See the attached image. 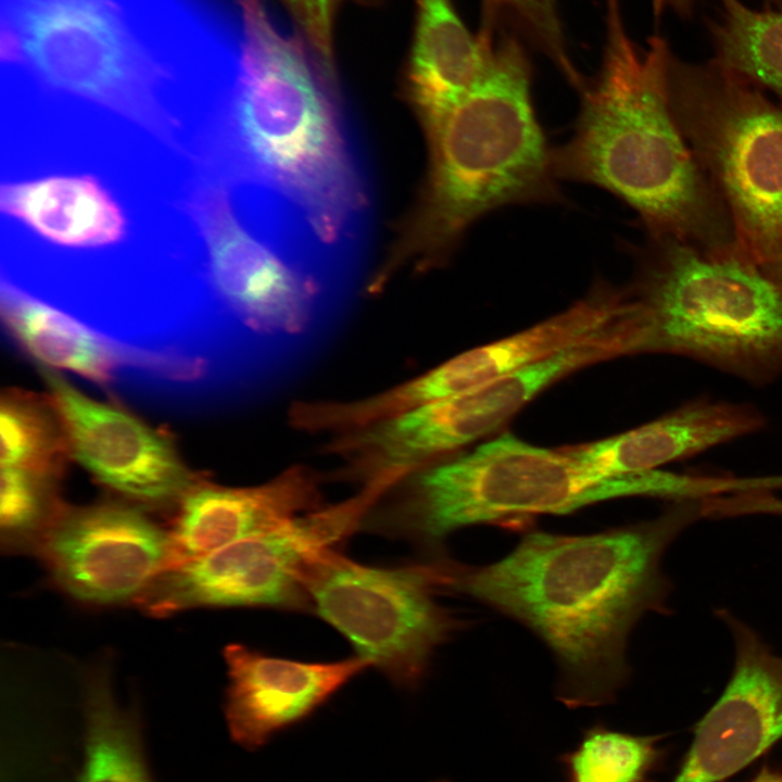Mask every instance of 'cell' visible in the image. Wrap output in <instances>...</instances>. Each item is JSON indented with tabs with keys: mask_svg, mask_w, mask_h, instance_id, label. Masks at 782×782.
<instances>
[{
	"mask_svg": "<svg viewBox=\"0 0 782 782\" xmlns=\"http://www.w3.org/2000/svg\"><path fill=\"white\" fill-rule=\"evenodd\" d=\"M444 583L443 562L377 567L335 548L314 566L307 592L311 609L350 641L356 656L395 685L415 689L454 628L436 600Z\"/></svg>",
	"mask_w": 782,
	"mask_h": 782,
	"instance_id": "11",
	"label": "cell"
},
{
	"mask_svg": "<svg viewBox=\"0 0 782 782\" xmlns=\"http://www.w3.org/2000/svg\"><path fill=\"white\" fill-rule=\"evenodd\" d=\"M703 501L672 502L653 519L592 534L529 532L493 564H446L445 588L537 634L556 660V697L564 705L609 704L629 678L632 629L646 614L668 608L664 555L704 518Z\"/></svg>",
	"mask_w": 782,
	"mask_h": 782,
	"instance_id": "1",
	"label": "cell"
},
{
	"mask_svg": "<svg viewBox=\"0 0 782 782\" xmlns=\"http://www.w3.org/2000/svg\"><path fill=\"white\" fill-rule=\"evenodd\" d=\"M39 374L64 426L71 459L121 500L144 510L176 509L204 477L184 461L173 436L117 402L97 401L58 370Z\"/></svg>",
	"mask_w": 782,
	"mask_h": 782,
	"instance_id": "12",
	"label": "cell"
},
{
	"mask_svg": "<svg viewBox=\"0 0 782 782\" xmlns=\"http://www.w3.org/2000/svg\"><path fill=\"white\" fill-rule=\"evenodd\" d=\"M319 502L316 478L300 467L255 487H225L204 477L172 514L171 566L275 529L320 508Z\"/></svg>",
	"mask_w": 782,
	"mask_h": 782,
	"instance_id": "18",
	"label": "cell"
},
{
	"mask_svg": "<svg viewBox=\"0 0 782 782\" xmlns=\"http://www.w3.org/2000/svg\"><path fill=\"white\" fill-rule=\"evenodd\" d=\"M734 643L731 677L696 724L693 742L672 782H719L782 739V656L747 623L716 610Z\"/></svg>",
	"mask_w": 782,
	"mask_h": 782,
	"instance_id": "14",
	"label": "cell"
},
{
	"mask_svg": "<svg viewBox=\"0 0 782 782\" xmlns=\"http://www.w3.org/2000/svg\"><path fill=\"white\" fill-rule=\"evenodd\" d=\"M483 28L508 24L539 49L571 84L581 75L569 56L555 0H482Z\"/></svg>",
	"mask_w": 782,
	"mask_h": 782,
	"instance_id": "28",
	"label": "cell"
},
{
	"mask_svg": "<svg viewBox=\"0 0 782 782\" xmlns=\"http://www.w3.org/2000/svg\"><path fill=\"white\" fill-rule=\"evenodd\" d=\"M749 782H782V773L764 767Z\"/></svg>",
	"mask_w": 782,
	"mask_h": 782,
	"instance_id": "32",
	"label": "cell"
},
{
	"mask_svg": "<svg viewBox=\"0 0 782 782\" xmlns=\"http://www.w3.org/2000/svg\"><path fill=\"white\" fill-rule=\"evenodd\" d=\"M736 510L744 515H772L782 517V497L772 491H752L739 496Z\"/></svg>",
	"mask_w": 782,
	"mask_h": 782,
	"instance_id": "30",
	"label": "cell"
},
{
	"mask_svg": "<svg viewBox=\"0 0 782 782\" xmlns=\"http://www.w3.org/2000/svg\"><path fill=\"white\" fill-rule=\"evenodd\" d=\"M62 476L1 467V544L8 551H35L60 514Z\"/></svg>",
	"mask_w": 782,
	"mask_h": 782,
	"instance_id": "27",
	"label": "cell"
},
{
	"mask_svg": "<svg viewBox=\"0 0 782 782\" xmlns=\"http://www.w3.org/2000/svg\"><path fill=\"white\" fill-rule=\"evenodd\" d=\"M767 9L782 11V0H762Z\"/></svg>",
	"mask_w": 782,
	"mask_h": 782,
	"instance_id": "33",
	"label": "cell"
},
{
	"mask_svg": "<svg viewBox=\"0 0 782 782\" xmlns=\"http://www.w3.org/2000/svg\"><path fill=\"white\" fill-rule=\"evenodd\" d=\"M605 2L601 67L579 90L572 136L552 150L555 176L614 193L638 213L649 238L739 253L729 215L670 110L668 43L654 36L640 51L623 26L619 0Z\"/></svg>",
	"mask_w": 782,
	"mask_h": 782,
	"instance_id": "4",
	"label": "cell"
},
{
	"mask_svg": "<svg viewBox=\"0 0 782 782\" xmlns=\"http://www.w3.org/2000/svg\"><path fill=\"white\" fill-rule=\"evenodd\" d=\"M658 740L595 723L558 762L570 782H651L661 758Z\"/></svg>",
	"mask_w": 782,
	"mask_h": 782,
	"instance_id": "26",
	"label": "cell"
},
{
	"mask_svg": "<svg viewBox=\"0 0 782 782\" xmlns=\"http://www.w3.org/2000/svg\"><path fill=\"white\" fill-rule=\"evenodd\" d=\"M306 41L330 70L333 67L332 0H282Z\"/></svg>",
	"mask_w": 782,
	"mask_h": 782,
	"instance_id": "29",
	"label": "cell"
},
{
	"mask_svg": "<svg viewBox=\"0 0 782 782\" xmlns=\"http://www.w3.org/2000/svg\"><path fill=\"white\" fill-rule=\"evenodd\" d=\"M189 211L206 250L210 339L223 370L241 376L260 358L288 355L314 340L341 275L274 228L262 224L254 234L223 184L197 191Z\"/></svg>",
	"mask_w": 782,
	"mask_h": 782,
	"instance_id": "7",
	"label": "cell"
},
{
	"mask_svg": "<svg viewBox=\"0 0 782 782\" xmlns=\"http://www.w3.org/2000/svg\"><path fill=\"white\" fill-rule=\"evenodd\" d=\"M600 480L568 447L551 450L506 433L421 469L375 529L434 547L452 532L602 501ZM373 526V527H374Z\"/></svg>",
	"mask_w": 782,
	"mask_h": 782,
	"instance_id": "9",
	"label": "cell"
},
{
	"mask_svg": "<svg viewBox=\"0 0 782 782\" xmlns=\"http://www.w3.org/2000/svg\"><path fill=\"white\" fill-rule=\"evenodd\" d=\"M1 319L38 366L76 374L110 388L122 374L141 377L150 353L119 343L11 281L1 282Z\"/></svg>",
	"mask_w": 782,
	"mask_h": 782,
	"instance_id": "20",
	"label": "cell"
},
{
	"mask_svg": "<svg viewBox=\"0 0 782 782\" xmlns=\"http://www.w3.org/2000/svg\"><path fill=\"white\" fill-rule=\"evenodd\" d=\"M125 502L65 504L34 553L53 582L90 604L136 600L172 565L168 530Z\"/></svg>",
	"mask_w": 782,
	"mask_h": 782,
	"instance_id": "13",
	"label": "cell"
},
{
	"mask_svg": "<svg viewBox=\"0 0 782 782\" xmlns=\"http://www.w3.org/2000/svg\"><path fill=\"white\" fill-rule=\"evenodd\" d=\"M428 168L368 288L406 268L444 265L469 227L510 204L548 203L559 190L531 97V68L515 35H491L485 72L456 106L422 126Z\"/></svg>",
	"mask_w": 782,
	"mask_h": 782,
	"instance_id": "5",
	"label": "cell"
},
{
	"mask_svg": "<svg viewBox=\"0 0 782 782\" xmlns=\"http://www.w3.org/2000/svg\"><path fill=\"white\" fill-rule=\"evenodd\" d=\"M238 3L241 38L225 89L216 148L220 169L350 260L369 198L335 71L310 45L285 34L263 0Z\"/></svg>",
	"mask_w": 782,
	"mask_h": 782,
	"instance_id": "2",
	"label": "cell"
},
{
	"mask_svg": "<svg viewBox=\"0 0 782 782\" xmlns=\"http://www.w3.org/2000/svg\"><path fill=\"white\" fill-rule=\"evenodd\" d=\"M395 482L381 477L354 497L300 515L269 531L165 569L137 598L153 617L197 607L311 609L310 575L369 516Z\"/></svg>",
	"mask_w": 782,
	"mask_h": 782,
	"instance_id": "10",
	"label": "cell"
},
{
	"mask_svg": "<svg viewBox=\"0 0 782 782\" xmlns=\"http://www.w3.org/2000/svg\"><path fill=\"white\" fill-rule=\"evenodd\" d=\"M0 205L5 214L63 247H106L119 242L126 232L121 206L88 175L4 184Z\"/></svg>",
	"mask_w": 782,
	"mask_h": 782,
	"instance_id": "22",
	"label": "cell"
},
{
	"mask_svg": "<svg viewBox=\"0 0 782 782\" xmlns=\"http://www.w3.org/2000/svg\"><path fill=\"white\" fill-rule=\"evenodd\" d=\"M84 762L78 782H154L138 714L122 707L105 664L84 680Z\"/></svg>",
	"mask_w": 782,
	"mask_h": 782,
	"instance_id": "23",
	"label": "cell"
},
{
	"mask_svg": "<svg viewBox=\"0 0 782 782\" xmlns=\"http://www.w3.org/2000/svg\"><path fill=\"white\" fill-rule=\"evenodd\" d=\"M628 291L598 282L583 299L528 329L471 349L391 391L401 412L517 373L581 344L634 336Z\"/></svg>",
	"mask_w": 782,
	"mask_h": 782,
	"instance_id": "15",
	"label": "cell"
},
{
	"mask_svg": "<svg viewBox=\"0 0 782 782\" xmlns=\"http://www.w3.org/2000/svg\"><path fill=\"white\" fill-rule=\"evenodd\" d=\"M698 0H652V8L655 20H659L665 12L670 11L682 18H690L693 15Z\"/></svg>",
	"mask_w": 782,
	"mask_h": 782,
	"instance_id": "31",
	"label": "cell"
},
{
	"mask_svg": "<svg viewBox=\"0 0 782 782\" xmlns=\"http://www.w3.org/2000/svg\"><path fill=\"white\" fill-rule=\"evenodd\" d=\"M674 121L722 202L741 254L782 289V101L717 62L668 51Z\"/></svg>",
	"mask_w": 782,
	"mask_h": 782,
	"instance_id": "8",
	"label": "cell"
},
{
	"mask_svg": "<svg viewBox=\"0 0 782 782\" xmlns=\"http://www.w3.org/2000/svg\"><path fill=\"white\" fill-rule=\"evenodd\" d=\"M433 782H450V781H447V780H445V779H440V780H436V781H433Z\"/></svg>",
	"mask_w": 782,
	"mask_h": 782,
	"instance_id": "34",
	"label": "cell"
},
{
	"mask_svg": "<svg viewBox=\"0 0 782 782\" xmlns=\"http://www.w3.org/2000/svg\"><path fill=\"white\" fill-rule=\"evenodd\" d=\"M238 31L225 0H1V62L60 93L117 113L164 143L179 66L228 56Z\"/></svg>",
	"mask_w": 782,
	"mask_h": 782,
	"instance_id": "3",
	"label": "cell"
},
{
	"mask_svg": "<svg viewBox=\"0 0 782 782\" xmlns=\"http://www.w3.org/2000/svg\"><path fill=\"white\" fill-rule=\"evenodd\" d=\"M707 29L715 62L782 98V11L718 0Z\"/></svg>",
	"mask_w": 782,
	"mask_h": 782,
	"instance_id": "24",
	"label": "cell"
},
{
	"mask_svg": "<svg viewBox=\"0 0 782 782\" xmlns=\"http://www.w3.org/2000/svg\"><path fill=\"white\" fill-rule=\"evenodd\" d=\"M765 426L766 417L753 405L702 396L623 433L568 450L591 475L604 479L658 469Z\"/></svg>",
	"mask_w": 782,
	"mask_h": 782,
	"instance_id": "19",
	"label": "cell"
},
{
	"mask_svg": "<svg viewBox=\"0 0 782 782\" xmlns=\"http://www.w3.org/2000/svg\"><path fill=\"white\" fill-rule=\"evenodd\" d=\"M628 292L639 353L684 356L754 386L782 377V289L742 254L649 238Z\"/></svg>",
	"mask_w": 782,
	"mask_h": 782,
	"instance_id": "6",
	"label": "cell"
},
{
	"mask_svg": "<svg viewBox=\"0 0 782 782\" xmlns=\"http://www.w3.org/2000/svg\"><path fill=\"white\" fill-rule=\"evenodd\" d=\"M490 51L491 31L471 35L452 0H417L406 90L421 126L471 92L487 70Z\"/></svg>",
	"mask_w": 782,
	"mask_h": 782,
	"instance_id": "21",
	"label": "cell"
},
{
	"mask_svg": "<svg viewBox=\"0 0 782 782\" xmlns=\"http://www.w3.org/2000/svg\"><path fill=\"white\" fill-rule=\"evenodd\" d=\"M625 355L618 339L565 350L504 378L408 411L396 437L411 458L429 463L495 431L542 390L588 365Z\"/></svg>",
	"mask_w": 782,
	"mask_h": 782,
	"instance_id": "16",
	"label": "cell"
},
{
	"mask_svg": "<svg viewBox=\"0 0 782 782\" xmlns=\"http://www.w3.org/2000/svg\"><path fill=\"white\" fill-rule=\"evenodd\" d=\"M228 671L225 717L231 739L250 751L305 719L369 665L358 656L303 663L244 645L224 652Z\"/></svg>",
	"mask_w": 782,
	"mask_h": 782,
	"instance_id": "17",
	"label": "cell"
},
{
	"mask_svg": "<svg viewBox=\"0 0 782 782\" xmlns=\"http://www.w3.org/2000/svg\"><path fill=\"white\" fill-rule=\"evenodd\" d=\"M0 437L1 467L63 477L70 447L61 416L48 393L3 391Z\"/></svg>",
	"mask_w": 782,
	"mask_h": 782,
	"instance_id": "25",
	"label": "cell"
}]
</instances>
